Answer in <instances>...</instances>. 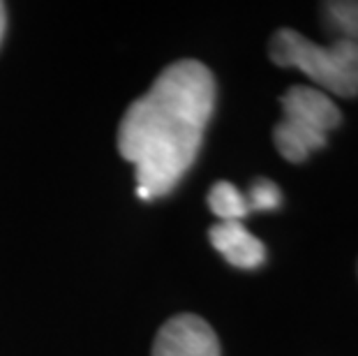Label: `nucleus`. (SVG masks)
<instances>
[{
    "label": "nucleus",
    "instance_id": "f257e3e1",
    "mask_svg": "<svg viewBox=\"0 0 358 356\" xmlns=\"http://www.w3.org/2000/svg\"><path fill=\"white\" fill-rule=\"evenodd\" d=\"M215 109V77L199 60H178L125 111L118 150L136 166L141 199L169 194L199 155Z\"/></svg>",
    "mask_w": 358,
    "mask_h": 356
},
{
    "label": "nucleus",
    "instance_id": "f03ea898",
    "mask_svg": "<svg viewBox=\"0 0 358 356\" xmlns=\"http://www.w3.org/2000/svg\"><path fill=\"white\" fill-rule=\"evenodd\" d=\"M271 60L280 67H296L326 95H358V42L335 40L317 44L292 28H280L268 44Z\"/></svg>",
    "mask_w": 358,
    "mask_h": 356
},
{
    "label": "nucleus",
    "instance_id": "7ed1b4c3",
    "mask_svg": "<svg viewBox=\"0 0 358 356\" xmlns=\"http://www.w3.org/2000/svg\"><path fill=\"white\" fill-rule=\"evenodd\" d=\"M280 102L282 120L273 130V141L289 162H306L310 153L326 146L329 132L342 123L338 104L319 88L292 86Z\"/></svg>",
    "mask_w": 358,
    "mask_h": 356
},
{
    "label": "nucleus",
    "instance_id": "20e7f679",
    "mask_svg": "<svg viewBox=\"0 0 358 356\" xmlns=\"http://www.w3.org/2000/svg\"><path fill=\"white\" fill-rule=\"evenodd\" d=\"M153 356H222V352L208 322L196 315H178L157 331Z\"/></svg>",
    "mask_w": 358,
    "mask_h": 356
},
{
    "label": "nucleus",
    "instance_id": "39448f33",
    "mask_svg": "<svg viewBox=\"0 0 358 356\" xmlns=\"http://www.w3.org/2000/svg\"><path fill=\"white\" fill-rule=\"evenodd\" d=\"M210 243L236 269H259L266 262V248L243 222H217L210 227Z\"/></svg>",
    "mask_w": 358,
    "mask_h": 356
},
{
    "label": "nucleus",
    "instance_id": "423d86ee",
    "mask_svg": "<svg viewBox=\"0 0 358 356\" xmlns=\"http://www.w3.org/2000/svg\"><path fill=\"white\" fill-rule=\"evenodd\" d=\"M208 206L220 218V222H241L243 218L250 215L245 194L229 180H220L210 187Z\"/></svg>",
    "mask_w": 358,
    "mask_h": 356
},
{
    "label": "nucleus",
    "instance_id": "0eeeda50",
    "mask_svg": "<svg viewBox=\"0 0 358 356\" xmlns=\"http://www.w3.org/2000/svg\"><path fill=\"white\" fill-rule=\"evenodd\" d=\"M324 14L338 40L358 42V3H324Z\"/></svg>",
    "mask_w": 358,
    "mask_h": 356
},
{
    "label": "nucleus",
    "instance_id": "6e6552de",
    "mask_svg": "<svg viewBox=\"0 0 358 356\" xmlns=\"http://www.w3.org/2000/svg\"><path fill=\"white\" fill-rule=\"evenodd\" d=\"M245 199H248L250 213H252V211H275L282 204V192L273 180L257 178L252 187H250V192L245 194Z\"/></svg>",
    "mask_w": 358,
    "mask_h": 356
},
{
    "label": "nucleus",
    "instance_id": "1a4fd4ad",
    "mask_svg": "<svg viewBox=\"0 0 358 356\" xmlns=\"http://www.w3.org/2000/svg\"><path fill=\"white\" fill-rule=\"evenodd\" d=\"M3 35H5V5L0 3V42H3Z\"/></svg>",
    "mask_w": 358,
    "mask_h": 356
}]
</instances>
